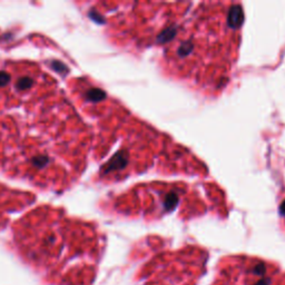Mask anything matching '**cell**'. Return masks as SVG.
Here are the masks:
<instances>
[{
    "label": "cell",
    "instance_id": "3957f363",
    "mask_svg": "<svg viewBox=\"0 0 285 285\" xmlns=\"http://www.w3.org/2000/svg\"><path fill=\"white\" fill-rule=\"evenodd\" d=\"M30 214L15 230L16 242L29 264L53 274L60 262L87 258L88 247L79 245L78 236L90 226L73 223L47 208Z\"/></svg>",
    "mask_w": 285,
    "mask_h": 285
},
{
    "label": "cell",
    "instance_id": "6da1fadb",
    "mask_svg": "<svg viewBox=\"0 0 285 285\" xmlns=\"http://www.w3.org/2000/svg\"><path fill=\"white\" fill-rule=\"evenodd\" d=\"M86 131L55 79L37 66L0 68V167L42 188L62 190L80 174Z\"/></svg>",
    "mask_w": 285,
    "mask_h": 285
},
{
    "label": "cell",
    "instance_id": "7a4b0ae2",
    "mask_svg": "<svg viewBox=\"0 0 285 285\" xmlns=\"http://www.w3.org/2000/svg\"><path fill=\"white\" fill-rule=\"evenodd\" d=\"M243 10L239 3L204 2L157 36L167 73L203 88L225 83L238 55Z\"/></svg>",
    "mask_w": 285,
    "mask_h": 285
}]
</instances>
